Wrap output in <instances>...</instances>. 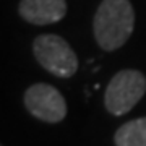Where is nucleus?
<instances>
[{
    "label": "nucleus",
    "instance_id": "obj_1",
    "mask_svg": "<svg viewBox=\"0 0 146 146\" xmlns=\"http://www.w3.org/2000/svg\"><path fill=\"white\" fill-rule=\"evenodd\" d=\"M133 28L135 11L128 0H102L94 13V37L106 52L120 49L131 36Z\"/></svg>",
    "mask_w": 146,
    "mask_h": 146
},
{
    "label": "nucleus",
    "instance_id": "obj_2",
    "mask_svg": "<svg viewBox=\"0 0 146 146\" xmlns=\"http://www.w3.org/2000/svg\"><path fill=\"white\" fill-rule=\"evenodd\" d=\"M33 52L39 65L58 78H70L78 70V57L62 36H37L33 42Z\"/></svg>",
    "mask_w": 146,
    "mask_h": 146
},
{
    "label": "nucleus",
    "instance_id": "obj_3",
    "mask_svg": "<svg viewBox=\"0 0 146 146\" xmlns=\"http://www.w3.org/2000/svg\"><path fill=\"white\" fill-rule=\"evenodd\" d=\"M146 93V76L138 70H120L106 88L104 104L112 115L130 112Z\"/></svg>",
    "mask_w": 146,
    "mask_h": 146
},
{
    "label": "nucleus",
    "instance_id": "obj_4",
    "mask_svg": "<svg viewBox=\"0 0 146 146\" xmlns=\"http://www.w3.org/2000/svg\"><path fill=\"white\" fill-rule=\"evenodd\" d=\"M25 107L33 117L47 122L58 123L67 115V102L57 88L47 83L33 84L25 93Z\"/></svg>",
    "mask_w": 146,
    "mask_h": 146
},
{
    "label": "nucleus",
    "instance_id": "obj_5",
    "mask_svg": "<svg viewBox=\"0 0 146 146\" xmlns=\"http://www.w3.org/2000/svg\"><path fill=\"white\" fill-rule=\"evenodd\" d=\"M18 13L28 23L44 26L57 23L67 15L65 0H21Z\"/></svg>",
    "mask_w": 146,
    "mask_h": 146
},
{
    "label": "nucleus",
    "instance_id": "obj_6",
    "mask_svg": "<svg viewBox=\"0 0 146 146\" xmlns=\"http://www.w3.org/2000/svg\"><path fill=\"white\" fill-rule=\"evenodd\" d=\"M117 146H146V117L130 120L114 135Z\"/></svg>",
    "mask_w": 146,
    "mask_h": 146
}]
</instances>
